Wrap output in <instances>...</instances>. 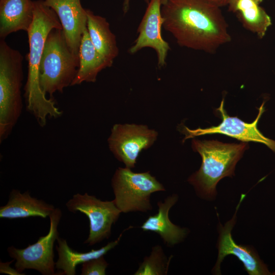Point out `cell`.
<instances>
[{"label": "cell", "mask_w": 275, "mask_h": 275, "mask_svg": "<svg viewBox=\"0 0 275 275\" xmlns=\"http://www.w3.org/2000/svg\"><path fill=\"white\" fill-rule=\"evenodd\" d=\"M161 12L163 28L181 46L212 53L231 41L219 8L206 0H169Z\"/></svg>", "instance_id": "6da1fadb"}, {"label": "cell", "mask_w": 275, "mask_h": 275, "mask_svg": "<svg viewBox=\"0 0 275 275\" xmlns=\"http://www.w3.org/2000/svg\"><path fill=\"white\" fill-rule=\"evenodd\" d=\"M53 29H63L56 12L43 2L34 1V19L27 31L29 51L28 78L24 86V97L26 108L43 127L47 117H60L62 112L56 106L52 98H47L39 85V69L47 37Z\"/></svg>", "instance_id": "7a4b0ae2"}, {"label": "cell", "mask_w": 275, "mask_h": 275, "mask_svg": "<svg viewBox=\"0 0 275 275\" xmlns=\"http://www.w3.org/2000/svg\"><path fill=\"white\" fill-rule=\"evenodd\" d=\"M192 148L202 159L198 171L188 179L200 197L206 200L214 199L216 187L222 178L234 175L237 162L249 148L246 143H224L217 141L194 139Z\"/></svg>", "instance_id": "3957f363"}, {"label": "cell", "mask_w": 275, "mask_h": 275, "mask_svg": "<svg viewBox=\"0 0 275 275\" xmlns=\"http://www.w3.org/2000/svg\"><path fill=\"white\" fill-rule=\"evenodd\" d=\"M79 66V57L69 47L63 29H53L48 34L39 69L42 91L52 98L56 92L63 93L71 86Z\"/></svg>", "instance_id": "277c9868"}, {"label": "cell", "mask_w": 275, "mask_h": 275, "mask_svg": "<svg viewBox=\"0 0 275 275\" xmlns=\"http://www.w3.org/2000/svg\"><path fill=\"white\" fill-rule=\"evenodd\" d=\"M23 57L0 40V142L8 138L21 113Z\"/></svg>", "instance_id": "5b68a950"}, {"label": "cell", "mask_w": 275, "mask_h": 275, "mask_svg": "<svg viewBox=\"0 0 275 275\" xmlns=\"http://www.w3.org/2000/svg\"><path fill=\"white\" fill-rule=\"evenodd\" d=\"M114 202L121 212H147L152 209V194L165 191L149 172L135 173L130 168H118L112 179Z\"/></svg>", "instance_id": "8992f818"}, {"label": "cell", "mask_w": 275, "mask_h": 275, "mask_svg": "<svg viewBox=\"0 0 275 275\" xmlns=\"http://www.w3.org/2000/svg\"><path fill=\"white\" fill-rule=\"evenodd\" d=\"M62 215L61 210L56 208L49 216L50 227L48 234L39 237L36 243L24 249L13 246L7 249L10 257L16 260L15 267L19 272L22 273L25 269H31L43 275L56 274L53 246L59 237L58 227Z\"/></svg>", "instance_id": "52a82bcc"}, {"label": "cell", "mask_w": 275, "mask_h": 275, "mask_svg": "<svg viewBox=\"0 0 275 275\" xmlns=\"http://www.w3.org/2000/svg\"><path fill=\"white\" fill-rule=\"evenodd\" d=\"M67 209L73 213L78 211L85 214L89 221V234L84 242L93 245L108 239L112 226L118 219L121 211L114 200L101 201L86 193L74 195L66 204Z\"/></svg>", "instance_id": "ba28073f"}, {"label": "cell", "mask_w": 275, "mask_h": 275, "mask_svg": "<svg viewBox=\"0 0 275 275\" xmlns=\"http://www.w3.org/2000/svg\"><path fill=\"white\" fill-rule=\"evenodd\" d=\"M158 133L146 125L115 124L108 139L111 151L126 167L133 168L142 150L150 147L156 140Z\"/></svg>", "instance_id": "9c48e42d"}, {"label": "cell", "mask_w": 275, "mask_h": 275, "mask_svg": "<svg viewBox=\"0 0 275 275\" xmlns=\"http://www.w3.org/2000/svg\"><path fill=\"white\" fill-rule=\"evenodd\" d=\"M264 103L263 101L260 106L256 119L252 123H248L237 117L229 116L224 109V98H223L220 106L217 109L221 115L222 122L216 126L206 128H198L196 129H190L186 126H183L182 132L185 135L183 141L197 136L218 133L236 139L242 142H253L262 143L275 152V141L265 137L257 128L259 120L264 112Z\"/></svg>", "instance_id": "30bf717a"}, {"label": "cell", "mask_w": 275, "mask_h": 275, "mask_svg": "<svg viewBox=\"0 0 275 275\" xmlns=\"http://www.w3.org/2000/svg\"><path fill=\"white\" fill-rule=\"evenodd\" d=\"M245 197L241 196L235 212L232 218L223 226L219 225V237L217 242L218 256L216 263L213 268V273L221 274L220 265L228 255L236 256L241 261L247 272L250 275L270 274L268 268L260 259L254 249L248 245L237 244L233 239L231 231L236 221V214L241 202Z\"/></svg>", "instance_id": "8fae6325"}, {"label": "cell", "mask_w": 275, "mask_h": 275, "mask_svg": "<svg viewBox=\"0 0 275 275\" xmlns=\"http://www.w3.org/2000/svg\"><path fill=\"white\" fill-rule=\"evenodd\" d=\"M144 16L138 29L139 36L129 49L131 54L150 47L155 50L159 68L166 64L168 52L170 49L168 43L162 37L163 19L161 12V0H150Z\"/></svg>", "instance_id": "7c38bea8"}, {"label": "cell", "mask_w": 275, "mask_h": 275, "mask_svg": "<svg viewBox=\"0 0 275 275\" xmlns=\"http://www.w3.org/2000/svg\"><path fill=\"white\" fill-rule=\"evenodd\" d=\"M57 14L67 43L72 52L78 56L82 34L87 28V15L80 0H43Z\"/></svg>", "instance_id": "4fadbf2b"}, {"label": "cell", "mask_w": 275, "mask_h": 275, "mask_svg": "<svg viewBox=\"0 0 275 275\" xmlns=\"http://www.w3.org/2000/svg\"><path fill=\"white\" fill-rule=\"evenodd\" d=\"M178 199L177 195L167 197L164 202L157 203L158 212L150 215L141 226L145 232H153L158 234L165 244L172 246L184 240L188 233V230L172 223L169 217L170 209Z\"/></svg>", "instance_id": "5bb4252c"}, {"label": "cell", "mask_w": 275, "mask_h": 275, "mask_svg": "<svg viewBox=\"0 0 275 275\" xmlns=\"http://www.w3.org/2000/svg\"><path fill=\"white\" fill-rule=\"evenodd\" d=\"M34 1L0 0V38L19 31L27 32L34 19Z\"/></svg>", "instance_id": "9a60e30c"}, {"label": "cell", "mask_w": 275, "mask_h": 275, "mask_svg": "<svg viewBox=\"0 0 275 275\" xmlns=\"http://www.w3.org/2000/svg\"><path fill=\"white\" fill-rule=\"evenodd\" d=\"M51 204L32 197L28 190L13 189L7 204L0 207V217L9 219L49 216L55 209Z\"/></svg>", "instance_id": "2e32d148"}, {"label": "cell", "mask_w": 275, "mask_h": 275, "mask_svg": "<svg viewBox=\"0 0 275 275\" xmlns=\"http://www.w3.org/2000/svg\"><path fill=\"white\" fill-rule=\"evenodd\" d=\"M79 66L71 86L83 82H95L99 72L110 67L113 63L99 53L93 45L87 28L84 32L78 52Z\"/></svg>", "instance_id": "e0dca14e"}, {"label": "cell", "mask_w": 275, "mask_h": 275, "mask_svg": "<svg viewBox=\"0 0 275 275\" xmlns=\"http://www.w3.org/2000/svg\"><path fill=\"white\" fill-rule=\"evenodd\" d=\"M263 0H229L230 11L236 13L243 26L260 39L271 24L270 16L260 4Z\"/></svg>", "instance_id": "ac0fdd59"}, {"label": "cell", "mask_w": 275, "mask_h": 275, "mask_svg": "<svg viewBox=\"0 0 275 275\" xmlns=\"http://www.w3.org/2000/svg\"><path fill=\"white\" fill-rule=\"evenodd\" d=\"M123 233V232L120 234L116 240L108 242L100 249L91 250L85 253L73 250L69 247L65 239L59 237L57 239L58 245L56 246V250L58 254V259L55 263L56 268L62 270V274H76L77 265L105 255L118 244Z\"/></svg>", "instance_id": "d6986e66"}, {"label": "cell", "mask_w": 275, "mask_h": 275, "mask_svg": "<svg viewBox=\"0 0 275 275\" xmlns=\"http://www.w3.org/2000/svg\"><path fill=\"white\" fill-rule=\"evenodd\" d=\"M87 30L90 40L97 51L106 60L113 63L119 49L115 35L111 32L106 19L86 9Z\"/></svg>", "instance_id": "ffe728a7"}, {"label": "cell", "mask_w": 275, "mask_h": 275, "mask_svg": "<svg viewBox=\"0 0 275 275\" xmlns=\"http://www.w3.org/2000/svg\"><path fill=\"white\" fill-rule=\"evenodd\" d=\"M172 257L168 259L161 246L155 245L150 255L145 257L134 275L167 274Z\"/></svg>", "instance_id": "44dd1931"}, {"label": "cell", "mask_w": 275, "mask_h": 275, "mask_svg": "<svg viewBox=\"0 0 275 275\" xmlns=\"http://www.w3.org/2000/svg\"><path fill=\"white\" fill-rule=\"evenodd\" d=\"M81 264V275H105L108 265L104 256L91 259Z\"/></svg>", "instance_id": "7402d4cb"}, {"label": "cell", "mask_w": 275, "mask_h": 275, "mask_svg": "<svg viewBox=\"0 0 275 275\" xmlns=\"http://www.w3.org/2000/svg\"><path fill=\"white\" fill-rule=\"evenodd\" d=\"M13 261L11 262H7L3 263L1 262L0 263V272L2 273H6L11 275H16V274H23L19 272L16 269H13L10 266V264H11Z\"/></svg>", "instance_id": "603a6c76"}, {"label": "cell", "mask_w": 275, "mask_h": 275, "mask_svg": "<svg viewBox=\"0 0 275 275\" xmlns=\"http://www.w3.org/2000/svg\"><path fill=\"white\" fill-rule=\"evenodd\" d=\"M210 4L217 7H221L228 5L229 0H206Z\"/></svg>", "instance_id": "cb8c5ba5"}, {"label": "cell", "mask_w": 275, "mask_h": 275, "mask_svg": "<svg viewBox=\"0 0 275 275\" xmlns=\"http://www.w3.org/2000/svg\"><path fill=\"white\" fill-rule=\"evenodd\" d=\"M144 1L147 4H148L150 1V0H144ZM130 1V0H123V11L124 14L126 13L129 9Z\"/></svg>", "instance_id": "d4e9b609"}, {"label": "cell", "mask_w": 275, "mask_h": 275, "mask_svg": "<svg viewBox=\"0 0 275 275\" xmlns=\"http://www.w3.org/2000/svg\"><path fill=\"white\" fill-rule=\"evenodd\" d=\"M169 0H161V4H163L165 3L166 2H167Z\"/></svg>", "instance_id": "484cf974"}, {"label": "cell", "mask_w": 275, "mask_h": 275, "mask_svg": "<svg viewBox=\"0 0 275 275\" xmlns=\"http://www.w3.org/2000/svg\"><path fill=\"white\" fill-rule=\"evenodd\" d=\"M273 274H275V272L273 273Z\"/></svg>", "instance_id": "4316f807"}]
</instances>
